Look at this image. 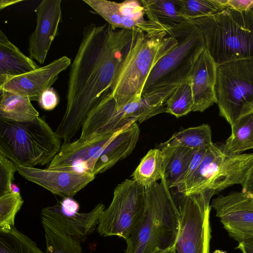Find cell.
Returning <instances> with one entry per match:
<instances>
[{
	"label": "cell",
	"mask_w": 253,
	"mask_h": 253,
	"mask_svg": "<svg viewBox=\"0 0 253 253\" xmlns=\"http://www.w3.org/2000/svg\"><path fill=\"white\" fill-rule=\"evenodd\" d=\"M16 171H17L16 165L0 154V195L11 192L10 187Z\"/></svg>",
	"instance_id": "33"
},
{
	"label": "cell",
	"mask_w": 253,
	"mask_h": 253,
	"mask_svg": "<svg viewBox=\"0 0 253 253\" xmlns=\"http://www.w3.org/2000/svg\"><path fill=\"white\" fill-rule=\"evenodd\" d=\"M253 166V153L229 154L225 152L223 143L213 142L193 175L176 188L187 195L208 189L216 195L234 185L243 187Z\"/></svg>",
	"instance_id": "6"
},
{
	"label": "cell",
	"mask_w": 253,
	"mask_h": 253,
	"mask_svg": "<svg viewBox=\"0 0 253 253\" xmlns=\"http://www.w3.org/2000/svg\"><path fill=\"white\" fill-rule=\"evenodd\" d=\"M23 203L20 193L10 192L0 195V231L9 230L14 226L16 215Z\"/></svg>",
	"instance_id": "32"
},
{
	"label": "cell",
	"mask_w": 253,
	"mask_h": 253,
	"mask_svg": "<svg viewBox=\"0 0 253 253\" xmlns=\"http://www.w3.org/2000/svg\"><path fill=\"white\" fill-rule=\"evenodd\" d=\"M0 93V119L22 123L39 117L28 97L5 90Z\"/></svg>",
	"instance_id": "22"
},
{
	"label": "cell",
	"mask_w": 253,
	"mask_h": 253,
	"mask_svg": "<svg viewBox=\"0 0 253 253\" xmlns=\"http://www.w3.org/2000/svg\"><path fill=\"white\" fill-rule=\"evenodd\" d=\"M152 253H176L175 245L167 249H156Z\"/></svg>",
	"instance_id": "40"
},
{
	"label": "cell",
	"mask_w": 253,
	"mask_h": 253,
	"mask_svg": "<svg viewBox=\"0 0 253 253\" xmlns=\"http://www.w3.org/2000/svg\"><path fill=\"white\" fill-rule=\"evenodd\" d=\"M71 64L70 58L63 56L34 71L0 82V90L14 92L38 101L42 94L51 88L59 74Z\"/></svg>",
	"instance_id": "14"
},
{
	"label": "cell",
	"mask_w": 253,
	"mask_h": 253,
	"mask_svg": "<svg viewBox=\"0 0 253 253\" xmlns=\"http://www.w3.org/2000/svg\"><path fill=\"white\" fill-rule=\"evenodd\" d=\"M236 249L242 253H253V239L239 243Z\"/></svg>",
	"instance_id": "38"
},
{
	"label": "cell",
	"mask_w": 253,
	"mask_h": 253,
	"mask_svg": "<svg viewBox=\"0 0 253 253\" xmlns=\"http://www.w3.org/2000/svg\"><path fill=\"white\" fill-rule=\"evenodd\" d=\"M206 150L207 149H194L188 168L177 187L186 182L196 170L204 158Z\"/></svg>",
	"instance_id": "34"
},
{
	"label": "cell",
	"mask_w": 253,
	"mask_h": 253,
	"mask_svg": "<svg viewBox=\"0 0 253 253\" xmlns=\"http://www.w3.org/2000/svg\"><path fill=\"white\" fill-rule=\"evenodd\" d=\"M120 131L98 136L86 140L78 139L63 143L47 169L92 174L99 156Z\"/></svg>",
	"instance_id": "13"
},
{
	"label": "cell",
	"mask_w": 253,
	"mask_h": 253,
	"mask_svg": "<svg viewBox=\"0 0 253 253\" xmlns=\"http://www.w3.org/2000/svg\"><path fill=\"white\" fill-rule=\"evenodd\" d=\"M231 127V135L223 143L225 152L234 155L253 149V111L239 118Z\"/></svg>",
	"instance_id": "25"
},
{
	"label": "cell",
	"mask_w": 253,
	"mask_h": 253,
	"mask_svg": "<svg viewBox=\"0 0 253 253\" xmlns=\"http://www.w3.org/2000/svg\"><path fill=\"white\" fill-rule=\"evenodd\" d=\"M113 29H125L149 36H171V28L144 18L145 10L140 1L127 0L117 2L105 0H83Z\"/></svg>",
	"instance_id": "11"
},
{
	"label": "cell",
	"mask_w": 253,
	"mask_h": 253,
	"mask_svg": "<svg viewBox=\"0 0 253 253\" xmlns=\"http://www.w3.org/2000/svg\"><path fill=\"white\" fill-rule=\"evenodd\" d=\"M36 27L29 41V57L44 63L62 20L61 0H42L35 10Z\"/></svg>",
	"instance_id": "15"
},
{
	"label": "cell",
	"mask_w": 253,
	"mask_h": 253,
	"mask_svg": "<svg viewBox=\"0 0 253 253\" xmlns=\"http://www.w3.org/2000/svg\"><path fill=\"white\" fill-rule=\"evenodd\" d=\"M165 113L179 118L193 111L194 100L189 79L180 84L165 103Z\"/></svg>",
	"instance_id": "30"
},
{
	"label": "cell",
	"mask_w": 253,
	"mask_h": 253,
	"mask_svg": "<svg viewBox=\"0 0 253 253\" xmlns=\"http://www.w3.org/2000/svg\"><path fill=\"white\" fill-rule=\"evenodd\" d=\"M60 140L44 117L22 123L0 119V154L15 165L50 163L60 149Z\"/></svg>",
	"instance_id": "5"
},
{
	"label": "cell",
	"mask_w": 253,
	"mask_h": 253,
	"mask_svg": "<svg viewBox=\"0 0 253 253\" xmlns=\"http://www.w3.org/2000/svg\"><path fill=\"white\" fill-rule=\"evenodd\" d=\"M38 102L42 109L51 111L58 105L59 98L56 91L51 87L42 94Z\"/></svg>",
	"instance_id": "35"
},
{
	"label": "cell",
	"mask_w": 253,
	"mask_h": 253,
	"mask_svg": "<svg viewBox=\"0 0 253 253\" xmlns=\"http://www.w3.org/2000/svg\"></svg>",
	"instance_id": "44"
},
{
	"label": "cell",
	"mask_w": 253,
	"mask_h": 253,
	"mask_svg": "<svg viewBox=\"0 0 253 253\" xmlns=\"http://www.w3.org/2000/svg\"><path fill=\"white\" fill-rule=\"evenodd\" d=\"M228 7L240 10H245L251 8L253 3V0H227Z\"/></svg>",
	"instance_id": "37"
},
{
	"label": "cell",
	"mask_w": 253,
	"mask_h": 253,
	"mask_svg": "<svg viewBox=\"0 0 253 253\" xmlns=\"http://www.w3.org/2000/svg\"><path fill=\"white\" fill-rule=\"evenodd\" d=\"M10 191L14 193H20L19 187L14 183H12L10 187Z\"/></svg>",
	"instance_id": "42"
},
{
	"label": "cell",
	"mask_w": 253,
	"mask_h": 253,
	"mask_svg": "<svg viewBox=\"0 0 253 253\" xmlns=\"http://www.w3.org/2000/svg\"><path fill=\"white\" fill-rule=\"evenodd\" d=\"M179 212V227L176 253H210L211 200L215 195L208 189L185 195L171 192Z\"/></svg>",
	"instance_id": "8"
},
{
	"label": "cell",
	"mask_w": 253,
	"mask_h": 253,
	"mask_svg": "<svg viewBox=\"0 0 253 253\" xmlns=\"http://www.w3.org/2000/svg\"><path fill=\"white\" fill-rule=\"evenodd\" d=\"M215 90L219 115L231 126L253 111V59L218 66Z\"/></svg>",
	"instance_id": "9"
},
{
	"label": "cell",
	"mask_w": 253,
	"mask_h": 253,
	"mask_svg": "<svg viewBox=\"0 0 253 253\" xmlns=\"http://www.w3.org/2000/svg\"><path fill=\"white\" fill-rule=\"evenodd\" d=\"M140 2L148 20L154 23L174 28L192 21L180 12L174 0H141Z\"/></svg>",
	"instance_id": "24"
},
{
	"label": "cell",
	"mask_w": 253,
	"mask_h": 253,
	"mask_svg": "<svg viewBox=\"0 0 253 253\" xmlns=\"http://www.w3.org/2000/svg\"><path fill=\"white\" fill-rule=\"evenodd\" d=\"M138 32L113 29L107 23L84 27L71 64L66 106L55 133L70 142L91 111L109 92L119 67Z\"/></svg>",
	"instance_id": "1"
},
{
	"label": "cell",
	"mask_w": 253,
	"mask_h": 253,
	"mask_svg": "<svg viewBox=\"0 0 253 253\" xmlns=\"http://www.w3.org/2000/svg\"><path fill=\"white\" fill-rule=\"evenodd\" d=\"M16 167L17 172L26 179L63 198L74 196L95 177L92 173L74 170H58L19 165Z\"/></svg>",
	"instance_id": "16"
},
{
	"label": "cell",
	"mask_w": 253,
	"mask_h": 253,
	"mask_svg": "<svg viewBox=\"0 0 253 253\" xmlns=\"http://www.w3.org/2000/svg\"><path fill=\"white\" fill-rule=\"evenodd\" d=\"M58 203L61 211L65 213L77 212L80 209L79 204L71 197L63 198L62 200Z\"/></svg>",
	"instance_id": "36"
},
{
	"label": "cell",
	"mask_w": 253,
	"mask_h": 253,
	"mask_svg": "<svg viewBox=\"0 0 253 253\" xmlns=\"http://www.w3.org/2000/svg\"><path fill=\"white\" fill-rule=\"evenodd\" d=\"M230 237L238 243L253 239V198L243 191L219 195L211 205Z\"/></svg>",
	"instance_id": "12"
},
{
	"label": "cell",
	"mask_w": 253,
	"mask_h": 253,
	"mask_svg": "<svg viewBox=\"0 0 253 253\" xmlns=\"http://www.w3.org/2000/svg\"><path fill=\"white\" fill-rule=\"evenodd\" d=\"M39 67L0 30V82L26 74Z\"/></svg>",
	"instance_id": "21"
},
{
	"label": "cell",
	"mask_w": 253,
	"mask_h": 253,
	"mask_svg": "<svg viewBox=\"0 0 253 253\" xmlns=\"http://www.w3.org/2000/svg\"><path fill=\"white\" fill-rule=\"evenodd\" d=\"M213 142L211 131L208 124L182 129L174 133L158 148L164 147H183L192 149H207Z\"/></svg>",
	"instance_id": "26"
},
{
	"label": "cell",
	"mask_w": 253,
	"mask_h": 253,
	"mask_svg": "<svg viewBox=\"0 0 253 253\" xmlns=\"http://www.w3.org/2000/svg\"><path fill=\"white\" fill-rule=\"evenodd\" d=\"M133 121L125 119L116 107L110 92L91 111L82 127L80 140H86L98 136L115 133L129 126Z\"/></svg>",
	"instance_id": "19"
},
{
	"label": "cell",
	"mask_w": 253,
	"mask_h": 253,
	"mask_svg": "<svg viewBox=\"0 0 253 253\" xmlns=\"http://www.w3.org/2000/svg\"><path fill=\"white\" fill-rule=\"evenodd\" d=\"M164 156L159 148L150 150L132 174V179L146 188L161 180L164 175Z\"/></svg>",
	"instance_id": "27"
},
{
	"label": "cell",
	"mask_w": 253,
	"mask_h": 253,
	"mask_svg": "<svg viewBox=\"0 0 253 253\" xmlns=\"http://www.w3.org/2000/svg\"><path fill=\"white\" fill-rule=\"evenodd\" d=\"M213 253H227L223 252L222 251L216 250L214 252H213Z\"/></svg>",
	"instance_id": "43"
},
{
	"label": "cell",
	"mask_w": 253,
	"mask_h": 253,
	"mask_svg": "<svg viewBox=\"0 0 253 253\" xmlns=\"http://www.w3.org/2000/svg\"><path fill=\"white\" fill-rule=\"evenodd\" d=\"M242 188V190L243 191L248 193L251 196L253 197V166L246 182Z\"/></svg>",
	"instance_id": "39"
},
{
	"label": "cell",
	"mask_w": 253,
	"mask_h": 253,
	"mask_svg": "<svg viewBox=\"0 0 253 253\" xmlns=\"http://www.w3.org/2000/svg\"><path fill=\"white\" fill-rule=\"evenodd\" d=\"M193 21L217 66L236 60L253 59V8L240 10L228 7Z\"/></svg>",
	"instance_id": "4"
},
{
	"label": "cell",
	"mask_w": 253,
	"mask_h": 253,
	"mask_svg": "<svg viewBox=\"0 0 253 253\" xmlns=\"http://www.w3.org/2000/svg\"><path fill=\"white\" fill-rule=\"evenodd\" d=\"M139 134L140 129L136 122L121 130L99 156L92 174L95 176L105 172L130 155L136 145Z\"/></svg>",
	"instance_id": "20"
},
{
	"label": "cell",
	"mask_w": 253,
	"mask_h": 253,
	"mask_svg": "<svg viewBox=\"0 0 253 253\" xmlns=\"http://www.w3.org/2000/svg\"><path fill=\"white\" fill-rule=\"evenodd\" d=\"M19 0H1L0 1V9L4 8L8 6L11 5L12 4L16 3L17 2H19Z\"/></svg>",
	"instance_id": "41"
},
{
	"label": "cell",
	"mask_w": 253,
	"mask_h": 253,
	"mask_svg": "<svg viewBox=\"0 0 253 253\" xmlns=\"http://www.w3.org/2000/svg\"><path fill=\"white\" fill-rule=\"evenodd\" d=\"M42 222L46 243L44 253H82L80 242Z\"/></svg>",
	"instance_id": "31"
},
{
	"label": "cell",
	"mask_w": 253,
	"mask_h": 253,
	"mask_svg": "<svg viewBox=\"0 0 253 253\" xmlns=\"http://www.w3.org/2000/svg\"><path fill=\"white\" fill-rule=\"evenodd\" d=\"M217 67L216 63L205 47L189 76L194 100L193 112H203L216 103L215 87Z\"/></svg>",
	"instance_id": "18"
},
{
	"label": "cell",
	"mask_w": 253,
	"mask_h": 253,
	"mask_svg": "<svg viewBox=\"0 0 253 253\" xmlns=\"http://www.w3.org/2000/svg\"><path fill=\"white\" fill-rule=\"evenodd\" d=\"M171 30L177 44L154 67L143 93L155 87L180 84L188 80L193 65L206 47L203 35L193 20L171 28Z\"/></svg>",
	"instance_id": "7"
},
{
	"label": "cell",
	"mask_w": 253,
	"mask_h": 253,
	"mask_svg": "<svg viewBox=\"0 0 253 253\" xmlns=\"http://www.w3.org/2000/svg\"><path fill=\"white\" fill-rule=\"evenodd\" d=\"M145 208V188L133 179H126L115 188L111 204L103 211L98 233L126 240L138 226Z\"/></svg>",
	"instance_id": "10"
},
{
	"label": "cell",
	"mask_w": 253,
	"mask_h": 253,
	"mask_svg": "<svg viewBox=\"0 0 253 253\" xmlns=\"http://www.w3.org/2000/svg\"><path fill=\"white\" fill-rule=\"evenodd\" d=\"M173 35L149 36L138 33L132 40L118 70L109 92L118 111L141 99L148 77L160 59L174 48Z\"/></svg>",
	"instance_id": "3"
},
{
	"label": "cell",
	"mask_w": 253,
	"mask_h": 253,
	"mask_svg": "<svg viewBox=\"0 0 253 253\" xmlns=\"http://www.w3.org/2000/svg\"><path fill=\"white\" fill-rule=\"evenodd\" d=\"M0 253H44L29 237L14 226L0 231Z\"/></svg>",
	"instance_id": "29"
},
{
	"label": "cell",
	"mask_w": 253,
	"mask_h": 253,
	"mask_svg": "<svg viewBox=\"0 0 253 253\" xmlns=\"http://www.w3.org/2000/svg\"><path fill=\"white\" fill-rule=\"evenodd\" d=\"M160 149L164 156V177L169 187L176 188L186 172L194 149L175 146Z\"/></svg>",
	"instance_id": "23"
},
{
	"label": "cell",
	"mask_w": 253,
	"mask_h": 253,
	"mask_svg": "<svg viewBox=\"0 0 253 253\" xmlns=\"http://www.w3.org/2000/svg\"><path fill=\"white\" fill-rule=\"evenodd\" d=\"M104 210V205L99 203L88 212L67 213L61 211L57 203L42 210V222L81 242L95 230Z\"/></svg>",
	"instance_id": "17"
},
{
	"label": "cell",
	"mask_w": 253,
	"mask_h": 253,
	"mask_svg": "<svg viewBox=\"0 0 253 253\" xmlns=\"http://www.w3.org/2000/svg\"><path fill=\"white\" fill-rule=\"evenodd\" d=\"M145 208L138 226L125 240V253H152L175 245L179 216L164 175L160 182L145 188Z\"/></svg>",
	"instance_id": "2"
},
{
	"label": "cell",
	"mask_w": 253,
	"mask_h": 253,
	"mask_svg": "<svg viewBox=\"0 0 253 253\" xmlns=\"http://www.w3.org/2000/svg\"><path fill=\"white\" fill-rule=\"evenodd\" d=\"M178 9L190 20L205 17L228 8L227 0H174Z\"/></svg>",
	"instance_id": "28"
}]
</instances>
